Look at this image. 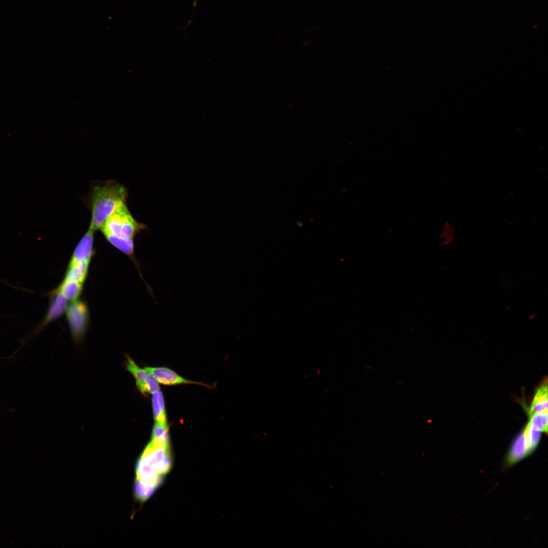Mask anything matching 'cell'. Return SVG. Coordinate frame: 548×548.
<instances>
[{"instance_id": "1", "label": "cell", "mask_w": 548, "mask_h": 548, "mask_svg": "<svg viewBox=\"0 0 548 548\" xmlns=\"http://www.w3.org/2000/svg\"><path fill=\"white\" fill-rule=\"evenodd\" d=\"M127 196L126 188L113 180L92 187L88 199L91 215L89 228L95 231L99 230L114 211L126 203Z\"/></svg>"}, {"instance_id": "2", "label": "cell", "mask_w": 548, "mask_h": 548, "mask_svg": "<svg viewBox=\"0 0 548 548\" xmlns=\"http://www.w3.org/2000/svg\"><path fill=\"white\" fill-rule=\"evenodd\" d=\"M170 444L151 440L136 463V478L160 486L172 466Z\"/></svg>"}, {"instance_id": "3", "label": "cell", "mask_w": 548, "mask_h": 548, "mask_svg": "<svg viewBox=\"0 0 548 548\" xmlns=\"http://www.w3.org/2000/svg\"><path fill=\"white\" fill-rule=\"evenodd\" d=\"M146 228L145 224L134 219L124 203L114 211L99 230L103 234H110L124 239H134L138 233Z\"/></svg>"}, {"instance_id": "4", "label": "cell", "mask_w": 548, "mask_h": 548, "mask_svg": "<svg viewBox=\"0 0 548 548\" xmlns=\"http://www.w3.org/2000/svg\"><path fill=\"white\" fill-rule=\"evenodd\" d=\"M68 325L74 339L80 341L84 336L89 323L87 305L82 301H73L65 311Z\"/></svg>"}, {"instance_id": "5", "label": "cell", "mask_w": 548, "mask_h": 548, "mask_svg": "<svg viewBox=\"0 0 548 548\" xmlns=\"http://www.w3.org/2000/svg\"><path fill=\"white\" fill-rule=\"evenodd\" d=\"M50 305L44 318L30 334L29 338L36 335L51 322L58 319L65 312L68 300L56 289L50 292Z\"/></svg>"}, {"instance_id": "6", "label": "cell", "mask_w": 548, "mask_h": 548, "mask_svg": "<svg viewBox=\"0 0 548 548\" xmlns=\"http://www.w3.org/2000/svg\"><path fill=\"white\" fill-rule=\"evenodd\" d=\"M126 359V368L134 378L136 386L142 394H152L160 390L159 383L151 373L140 368L129 357Z\"/></svg>"}, {"instance_id": "7", "label": "cell", "mask_w": 548, "mask_h": 548, "mask_svg": "<svg viewBox=\"0 0 548 548\" xmlns=\"http://www.w3.org/2000/svg\"><path fill=\"white\" fill-rule=\"evenodd\" d=\"M531 452L524 431L513 440L504 459L506 467H511L531 455Z\"/></svg>"}, {"instance_id": "8", "label": "cell", "mask_w": 548, "mask_h": 548, "mask_svg": "<svg viewBox=\"0 0 548 548\" xmlns=\"http://www.w3.org/2000/svg\"><path fill=\"white\" fill-rule=\"evenodd\" d=\"M144 369L151 373L159 384L164 385L174 386L186 384L203 385L202 383L185 379L172 369L167 367L147 366Z\"/></svg>"}, {"instance_id": "9", "label": "cell", "mask_w": 548, "mask_h": 548, "mask_svg": "<svg viewBox=\"0 0 548 548\" xmlns=\"http://www.w3.org/2000/svg\"><path fill=\"white\" fill-rule=\"evenodd\" d=\"M94 232L90 228L88 229L76 247L68 265L81 261H90L94 252Z\"/></svg>"}, {"instance_id": "10", "label": "cell", "mask_w": 548, "mask_h": 548, "mask_svg": "<svg viewBox=\"0 0 548 548\" xmlns=\"http://www.w3.org/2000/svg\"><path fill=\"white\" fill-rule=\"evenodd\" d=\"M152 406L155 423L167 425V417L163 393L160 390L153 393Z\"/></svg>"}, {"instance_id": "11", "label": "cell", "mask_w": 548, "mask_h": 548, "mask_svg": "<svg viewBox=\"0 0 548 548\" xmlns=\"http://www.w3.org/2000/svg\"><path fill=\"white\" fill-rule=\"evenodd\" d=\"M89 263V261H81L68 265L64 279L83 284L88 272Z\"/></svg>"}, {"instance_id": "12", "label": "cell", "mask_w": 548, "mask_h": 548, "mask_svg": "<svg viewBox=\"0 0 548 548\" xmlns=\"http://www.w3.org/2000/svg\"><path fill=\"white\" fill-rule=\"evenodd\" d=\"M83 284L77 281L63 279L60 285L56 288L68 300H77L80 296Z\"/></svg>"}, {"instance_id": "13", "label": "cell", "mask_w": 548, "mask_h": 548, "mask_svg": "<svg viewBox=\"0 0 548 548\" xmlns=\"http://www.w3.org/2000/svg\"><path fill=\"white\" fill-rule=\"evenodd\" d=\"M159 486L151 482L136 478L134 483V495L141 501H145L153 495Z\"/></svg>"}, {"instance_id": "14", "label": "cell", "mask_w": 548, "mask_h": 548, "mask_svg": "<svg viewBox=\"0 0 548 548\" xmlns=\"http://www.w3.org/2000/svg\"><path fill=\"white\" fill-rule=\"evenodd\" d=\"M547 412V386L546 381L536 390L530 409L531 414Z\"/></svg>"}, {"instance_id": "15", "label": "cell", "mask_w": 548, "mask_h": 548, "mask_svg": "<svg viewBox=\"0 0 548 548\" xmlns=\"http://www.w3.org/2000/svg\"><path fill=\"white\" fill-rule=\"evenodd\" d=\"M103 235L106 239L114 247L130 258H133L134 247L133 239L121 238L110 234H104Z\"/></svg>"}, {"instance_id": "16", "label": "cell", "mask_w": 548, "mask_h": 548, "mask_svg": "<svg viewBox=\"0 0 548 548\" xmlns=\"http://www.w3.org/2000/svg\"><path fill=\"white\" fill-rule=\"evenodd\" d=\"M151 440L164 444H170L168 426L155 423L152 431Z\"/></svg>"}, {"instance_id": "17", "label": "cell", "mask_w": 548, "mask_h": 548, "mask_svg": "<svg viewBox=\"0 0 548 548\" xmlns=\"http://www.w3.org/2000/svg\"><path fill=\"white\" fill-rule=\"evenodd\" d=\"M528 424L540 432L547 433V412L536 413L531 414Z\"/></svg>"}, {"instance_id": "18", "label": "cell", "mask_w": 548, "mask_h": 548, "mask_svg": "<svg viewBox=\"0 0 548 548\" xmlns=\"http://www.w3.org/2000/svg\"><path fill=\"white\" fill-rule=\"evenodd\" d=\"M523 431L532 454L539 443L541 432L531 427L528 423Z\"/></svg>"}]
</instances>
